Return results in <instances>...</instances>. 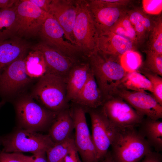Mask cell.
<instances>
[{
	"instance_id": "1",
	"label": "cell",
	"mask_w": 162,
	"mask_h": 162,
	"mask_svg": "<svg viewBox=\"0 0 162 162\" xmlns=\"http://www.w3.org/2000/svg\"><path fill=\"white\" fill-rule=\"evenodd\" d=\"M86 58L104 101L116 94L127 72L121 65L120 60L106 56L98 50Z\"/></svg>"
},
{
	"instance_id": "2",
	"label": "cell",
	"mask_w": 162,
	"mask_h": 162,
	"mask_svg": "<svg viewBox=\"0 0 162 162\" xmlns=\"http://www.w3.org/2000/svg\"><path fill=\"white\" fill-rule=\"evenodd\" d=\"M111 146L115 162H140L152 151L145 139L133 127L117 128Z\"/></svg>"
},
{
	"instance_id": "3",
	"label": "cell",
	"mask_w": 162,
	"mask_h": 162,
	"mask_svg": "<svg viewBox=\"0 0 162 162\" xmlns=\"http://www.w3.org/2000/svg\"><path fill=\"white\" fill-rule=\"evenodd\" d=\"M64 79L46 74L39 79L30 96L48 110L55 112L69 108Z\"/></svg>"
},
{
	"instance_id": "4",
	"label": "cell",
	"mask_w": 162,
	"mask_h": 162,
	"mask_svg": "<svg viewBox=\"0 0 162 162\" xmlns=\"http://www.w3.org/2000/svg\"><path fill=\"white\" fill-rule=\"evenodd\" d=\"M14 105L19 128L37 132L48 130L58 113L38 104L30 96L19 98Z\"/></svg>"
},
{
	"instance_id": "5",
	"label": "cell",
	"mask_w": 162,
	"mask_h": 162,
	"mask_svg": "<svg viewBox=\"0 0 162 162\" xmlns=\"http://www.w3.org/2000/svg\"><path fill=\"white\" fill-rule=\"evenodd\" d=\"M77 15L73 30L75 45L84 58L97 51L99 35L88 0H76Z\"/></svg>"
},
{
	"instance_id": "6",
	"label": "cell",
	"mask_w": 162,
	"mask_h": 162,
	"mask_svg": "<svg viewBox=\"0 0 162 162\" xmlns=\"http://www.w3.org/2000/svg\"><path fill=\"white\" fill-rule=\"evenodd\" d=\"M2 152L7 153L29 152L34 154L46 151L55 144L48 135L21 128L1 136Z\"/></svg>"
},
{
	"instance_id": "7",
	"label": "cell",
	"mask_w": 162,
	"mask_h": 162,
	"mask_svg": "<svg viewBox=\"0 0 162 162\" xmlns=\"http://www.w3.org/2000/svg\"><path fill=\"white\" fill-rule=\"evenodd\" d=\"M84 109L91 118V136L98 160L100 162L108 152L117 133V128L110 122L102 106L95 108Z\"/></svg>"
},
{
	"instance_id": "8",
	"label": "cell",
	"mask_w": 162,
	"mask_h": 162,
	"mask_svg": "<svg viewBox=\"0 0 162 162\" xmlns=\"http://www.w3.org/2000/svg\"><path fill=\"white\" fill-rule=\"evenodd\" d=\"M15 6L17 36L28 38L39 34L43 23L50 14L30 0H17Z\"/></svg>"
},
{
	"instance_id": "9",
	"label": "cell",
	"mask_w": 162,
	"mask_h": 162,
	"mask_svg": "<svg viewBox=\"0 0 162 162\" xmlns=\"http://www.w3.org/2000/svg\"><path fill=\"white\" fill-rule=\"evenodd\" d=\"M70 109L74 123V144L82 162H99L87 123L84 108L72 103Z\"/></svg>"
},
{
	"instance_id": "10",
	"label": "cell",
	"mask_w": 162,
	"mask_h": 162,
	"mask_svg": "<svg viewBox=\"0 0 162 162\" xmlns=\"http://www.w3.org/2000/svg\"><path fill=\"white\" fill-rule=\"evenodd\" d=\"M102 106L109 119L116 128L138 127L144 117L117 94L105 100Z\"/></svg>"
},
{
	"instance_id": "11",
	"label": "cell",
	"mask_w": 162,
	"mask_h": 162,
	"mask_svg": "<svg viewBox=\"0 0 162 162\" xmlns=\"http://www.w3.org/2000/svg\"><path fill=\"white\" fill-rule=\"evenodd\" d=\"M26 56L12 63L0 74V96L5 103L10 97L21 92L32 80L26 71Z\"/></svg>"
},
{
	"instance_id": "12",
	"label": "cell",
	"mask_w": 162,
	"mask_h": 162,
	"mask_svg": "<svg viewBox=\"0 0 162 162\" xmlns=\"http://www.w3.org/2000/svg\"><path fill=\"white\" fill-rule=\"evenodd\" d=\"M39 34L43 42L60 51L77 62L82 61L84 57L77 47L66 40L63 30L56 20L51 15L43 23Z\"/></svg>"
},
{
	"instance_id": "13",
	"label": "cell",
	"mask_w": 162,
	"mask_h": 162,
	"mask_svg": "<svg viewBox=\"0 0 162 162\" xmlns=\"http://www.w3.org/2000/svg\"><path fill=\"white\" fill-rule=\"evenodd\" d=\"M116 94L122 98L139 114L151 119L162 118V106L146 92L131 91L120 87Z\"/></svg>"
},
{
	"instance_id": "14",
	"label": "cell",
	"mask_w": 162,
	"mask_h": 162,
	"mask_svg": "<svg viewBox=\"0 0 162 162\" xmlns=\"http://www.w3.org/2000/svg\"><path fill=\"white\" fill-rule=\"evenodd\" d=\"M88 2L99 36L110 32L129 9L128 7L104 6L96 0H88Z\"/></svg>"
},
{
	"instance_id": "15",
	"label": "cell",
	"mask_w": 162,
	"mask_h": 162,
	"mask_svg": "<svg viewBox=\"0 0 162 162\" xmlns=\"http://www.w3.org/2000/svg\"><path fill=\"white\" fill-rule=\"evenodd\" d=\"M32 48L38 50L43 54L46 66V74L60 77L65 80L71 69L79 62L43 42Z\"/></svg>"
},
{
	"instance_id": "16",
	"label": "cell",
	"mask_w": 162,
	"mask_h": 162,
	"mask_svg": "<svg viewBox=\"0 0 162 162\" xmlns=\"http://www.w3.org/2000/svg\"><path fill=\"white\" fill-rule=\"evenodd\" d=\"M77 11L76 0H52L49 12L63 30L66 40L74 45L73 30Z\"/></svg>"
},
{
	"instance_id": "17",
	"label": "cell",
	"mask_w": 162,
	"mask_h": 162,
	"mask_svg": "<svg viewBox=\"0 0 162 162\" xmlns=\"http://www.w3.org/2000/svg\"><path fill=\"white\" fill-rule=\"evenodd\" d=\"M136 49L130 41L111 32L99 36L97 50L115 59L120 60L126 52Z\"/></svg>"
},
{
	"instance_id": "18",
	"label": "cell",
	"mask_w": 162,
	"mask_h": 162,
	"mask_svg": "<svg viewBox=\"0 0 162 162\" xmlns=\"http://www.w3.org/2000/svg\"><path fill=\"white\" fill-rule=\"evenodd\" d=\"M29 47L17 36L0 42V74L12 63L26 56Z\"/></svg>"
},
{
	"instance_id": "19",
	"label": "cell",
	"mask_w": 162,
	"mask_h": 162,
	"mask_svg": "<svg viewBox=\"0 0 162 162\" xmlns=\"http://www.w3.org/2000/svg\"><path fill=\"white\" fill-rule=\"evenodd\" d=\"M91 71L87 60L77 62L71 69L66 80L68 103L71 102L82 89Z\"/></svg>"
},
{
	"instance_id": "20",
	"label": "cell",
	"mask_w": 162,
	"mask_h": 162,
	"mask_svg": "<svg viewBox=\"0 0 162 162\" xmlns=\"http://www.w3.org/2000/svg\"><path fill=\"white\" fill-rule=\"evenodd\" d=\"M71 102L84 108H95L103 105L104 100L92 70L86 83Z\"/></svg>"
},
{
	"instance_id": "21",
	"label": "cell",
	"mask_w": 162,
	"mask_h": 162,
	"mask_svg": "<svg viewBox=\"0 0 162 162\" xmlns=\"http://www.w3.org/2000/svg\"><path fill=\"white\" fill-rule=\"evenodd\" d=\"M74 123L70 107L58 112L48 134L54 144L63 141L73 135Z\"/></svg>"
},
{
	"instance_id": "22",
	"label": "cell",
	"mask_w": 162,
	"mask_h": 162,
	"mask_svg": "<svg viewBox=\"0 0 162 162\" xmlns=\"http://www.w3.org/2000/svg\"><path fill=\"white\" fill-rule=\"evenodd\" d=\"M127 14L135 30L139 47L146 43L154 22V16L146 14L142 9H129Z\"/></svg>"
},
{
	"instance_id": "23",
	"label": "cell",
	"mask_w": 162,
	"mask_h": 162,
	"mask_svg": "<svg viewBox=\"0 0 162 162\" xmlns=\"http://www.w3.org/2000/svg\"><path fill=\"white\" fill-rule=\"evenodd\" d=\"M138 130L155 151H162V122L146 117L140 124Z\"/></svg>"
},
{
	"instance_id": "24",
	"label": "cell",
	"mask_w": 162,
	"mask_h": 162,
	"mask_svg": "<svg viewBox=\"0 0 162 162\" xmlns=\"http://www.w3.org/2000/svg\"><path fill=\"white\" fill-rule=\"evenodd\" d=\"M26 71L31 79L41 78L47 73V68L42 53L32 48L25 58Z\"/></svg>"
},
{
	"instance_id": "25",
	"label": "cell",
	"mask_w": 162,
	"mask_h": 162,
	"mask_svg": "<svg viewBox=\"0 0 162 162\" xmlns=\"http://www.w3.org/2000/svg\"><path fill=\"white\" fill-rule=\"evenodd\" d=\"M17 32L15 5L0 9V42L16 36Z\"/></svg>"
},
{
	"instance_id": "26",
	"label": "cell",
	"mask_w": 162,
	"mask_h": 162,
	"mask_svg": "<svg viewBox=\"0 0 162 162\" xmlns=\"http://www.w3.org/2000/svg\"><path fill=\"white\" fill-rule=\"evenodd\" d=\"M120 87L131 91H153L150 81L137 71L127 72Z\"/></svg>"
},
{
	"instance_id": "27",
	"label": "cell",
	"mask_w": 162,
	"mask_h": 162,
	"mask_svg": "<svg viewBox=\"0 0 162 162\" xmlns=\"http://www.w3.org/2000/svg\"><path fill=\"white\" fill-rule=\"evenodd\" d=\"M148 50L162 54V17L154 16V22L147 42Z\"/></svg>"
},
{
	"instance_id": "28",
	"label": "cell",
	"mask_w": 162,
	"mask_h": 162,
	"mask_svg": "<svg viewBox=\"0 0 162 162\" xmlns=\"http://www.w3.org/2000/svg\"><path fill=\"white\" fill-rule=\"evenodd\" d=\"M75 146L74 135L66 140L55 144L46 152L48 162H64V159Z\"/></svg>"
},
{
	"instance_id": "29",
	"label": "cell",
	"mask_w": 162,
	"mask_h": 162,
	"mask_svg": "<svg viewBox=\"0 0 162 162\" xmlns=\"http://www.w3.org/2000/svg\"><path fill=\"white\" fill-rule=\"evenodd\" d=\"M127 12L119 20L110 32L129 40L137 48L139 46L136 35L134 27L129 19Z\"/></svg>"
},
{
	"instance_id": "30",
	"label": "cell",
	"mask_w": 162,
	"mask_h": 162,
	"mask_svg": "<svg viewBox=\"0 0 162 162\" xmlns=\"http://www.w3.org/2000/svg\"><path fill=\"white\" fill-rule=\"evenodd\" d=\"M146 58L140 68L162 76V54L145 50Z\"/></svg>"
},
{
	"instance_id": "31",
	"label": "cell",
	"mask_w": 162,
	"mask_h": 162,
	"mask_svg": "<svg viewBox=\"0 0 162 162\" xmlns=\"http://www.w3.org/2000/svg\"><path fill=\"white\" fill-rule=\"evenodd\" d=\"M120 64L127 72L138 70L142 64V58L140 54L136 50L128 51L120 58Z\"/></svg>"
},
{
	"instance_id": "32",
	"label": "cell",
	"mask_w": 162,
	"mask_h": 162,
	"mask_svg": "<svg viewBox=\"0 0 162 162\" xmlns=\"http://www.w3.org/2000/svg\"><path fill=\"white\" fill-rule=\"evenodd\" d=\"M137 71L146 76L150 82L152 87V95L162 106V78L160 76L140 68Z\"/></svg>"
},
{
	"instance_id": "33",
	"label": "cell",
	"mask_w": 162,
	"mask_h": 162,
	"mask_svg": "<svg viewBox=\"0 0 162 162\" xmlns=\"http://www.w3.org/2000/svg\"><path fill=\"white\" fill-rule=\"evenodd\" d=\"M142 2V9L146 14L154 16L161 14L162 11V0H143Z\"/></svg>"
},
{
	"instance_id": "34",
	"label": "cell",
	"mask_w": 162,
	"mask_h": 162,
	"mask_svg": "<svg viewBox=\"0 0 162 162\" xmlns=\"http://www.w3.org/2000/svg\"><path fill=\"white\" fill-rule=\"evenodd\" d=\"M33 159V156H26L20 152H0V162H32Z\"/></svg>"
},
{
	"instance_id": "35",
	"label": "cell",
	"mask_w": 162,
	"mask_h": 162,
	"mask_svg": "<svg viewBox=\"0 0 162 162\" xmlns=\"http://www.w3.org/2000/svg\"><path fill=\"white\" fill-rule=\"evenodd\" d=\"M140 162H162V155L160 152L151 151Z\"/></svg>"
},
{
	"instance_id": "36",
	"label": "cell",
	"mask_w": 162,
	"mask_h": 162,
	"mask_svg": "<svg viewBox=\"0 0 162 162\" xmlns=\"http://www.w3.org/2000/svg\"><path fill=\"white\" fill-rule=\"evenodd\" d=\"M78 154L75 145L65 157L64 162H82Z\"/></svg>"
},
{
	"instance_id": "37",
	"label": "cell",
	"mask_w": 162,
	"mask_h": 162,
	"mask_svg": "<svg viewBox=\"0 0 162 162\" xmlns=\"http://www.w3.org/2000/svg\"><path fill=\"white\" fill-rule=\"evenodd\" d=\"M42 10L49 13L52 0H30Z\"/></svg>"
},
{
	"instance_id": "38",
	"label": "cell",
	"mask_w": 162,
	"mask_h": 162,
	"mask_svg": "<svg viewBox=\"0 0 162 162\" xmlns=\"http://www.w3.org/2000/svg\"><path fill=\"white\" fill-rule=\"evenodd\" d=\"M46 152L41 151L33 154L32 162H48Z\"/></svg>"
},
{
	"instance_id": "39",
	"label": "cell",
	"mask_w": 162,
	"mask_h": 162,
	"mask_svg": "<svg viewBox=\"0 0 162 162\" xmlns=\"http://www.w3.org/2000/svg\"><path fill=\"white\" fill-rule=\"evenodd\" d=\"M17 0H0V9L12 8L14 6Z\"/></svg>"
},
{
	"instance_id": "40",
	"label": "cell",
	"mask_w": 162,
	"mask_h": 162,
	"mask_svg": "<svg viewBox=\"0 0 162 162\" xmlns=\"http://www.w3.org/2000/svg\"><path fill=\"white\" fill-rule=\"evenodd\" d=\"M100 162H115L111 156L110 152H108L104 158Z\"/></svg>"
},
{
	"instance_id": "41",
	"label": "cell",
	"mask_w": 162,
	"mask_h": 162,
	"mask_svg": "<svg viewBox=\"0 0 162 162\" xmlns=\"http://www.w3.org/2000/svg\"><path fill=\"white\" fill-rule=\"evenodd\" d=\"M5 103L2 101L0 102V108Z\"/></svg>"
},
{
	"instance_id": "42",
	"label": "cell",
	"mask_w": 162,
	"mask_h": 162,
	"mask_svg": "<svg viewBox=\"0 0 162 162\" xmlns=\"http://www.w3.org/2000/svg\"><path fill=\"white\" fill-rule=\"evenodd\" d=\"M2 144V142H1V136H0V146ZM1 151L0 150V152H1Z\"/></svg>"
}]
</instances>
